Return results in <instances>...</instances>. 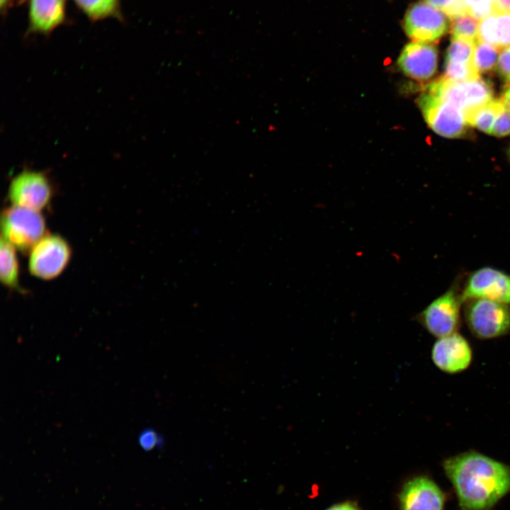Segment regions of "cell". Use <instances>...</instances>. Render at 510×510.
Listing matches in <instances>:
<instances>
[{
	"label": "cell",
	"instance_id": "cell-12",
	"mask_svg": "<svg viewBox=\"0 0 510 510\" xmlns=\"http://www.w3.org/2000/svg\"><path fill=\"white\" fill-rule=\"evenodd\" d=\"M438 50L429 42H410L402 50L397 63L408 77L426 81L431 78L437 69Z\"/></svg>",
	"mask_w": 510,
	"mask_h": 510
},
{
	"label": "cell",
	"instance_id": "cell-26",
	"mask_svg": "<svg viewBox=\"0 0 510 510\" xmlns=\"http://www.w3.org/2000/svg\"><path fill=\"white\" fill-rule=\"evenodd\" d=\"M138 442L143 450L149 451L159 446L162 441L154 429H146L140 432Z\"/></svg>",
	"mask_w": 510,
	"mask_h": 510
},
{
	"label": "cell",
	"instance_id": "cell-14",
	"mask_svg": "<svg viewBox=\"0 0 510 510\" xmlns=\"http://www.w3.org/2000/svg\"><path fill=\"white\" fill-rule=\"evenodd\" d=\"M28 31L48 34L66 18L64 0H28Z\"/></svg>",
	"mask_w": 510,
	"mask_h": 510
},
{
	"label": "cell",
	"instance_id": "cell-25",
	"mask_svg": "<svg viewBox=\"0 0 510 510\" xmlns=\"http://www.w3.org/2000/svg\"><path fill=\"white\" fill-rule=\"evenodd\" d=\"M489 134L496 137L510 135V111L506 108L498 115Z\"/></svg>",
	"mask_w": 510,
	"mask_h": 510
},
{
	"label": "cell",
	"instance_id": "cell-6",
	"mask_svg": "<svg viewBox=\"0 0 510 510\" xmlns=\"http://www.w3.org/2000/svg\"><path fill=\"white\" fill-rule=\"evenodd\" d=\"M71 256L72 249L65 239L46 234L29 251V272L35 278L52 280L64 271Z\"/></svg>",
	"mask_w": 510,
	"mask_h": 510
},
{
	"label": "cell",
	"instance_id": "cell-30",
	"mask_svg": "<svg viewBox=\"0 0 510 510\" xmlns=\"http://www.w3.org/2000/svg\"><path fill=\"white\" fill-rule=\"evenodd\" d=\"M501 101L505 108L510 111V86L504 91Z\"/></svg>",
	"mask_w": 510,
	"mask_h": 510
},
{
	"label": "cell",
	"instance_id": "cell-27",
	"mask_svg": "<svg viewBox=\"0 0 510 510\" xmlns=\"http://www.w3.org/2000/svg\"><path fill=\"white\" fill-rule=\"evenodd\" d=\"M496 67L499 75L508 81L510 78V47L502 50Z\"/></svg>",
	"mask_w": 510,
	"mask_h": 510
},
{
	"label": "cell",
	"instance_id": "cell-31",
	"mask_svg": "<svg viewBox=\"0 0 510 510\" xmlns=\"http://www.w3.org/2000/svg\"><path fill=\"white\" fill-rule=\"evenodd\" d=\"M13 0H0V9L2 13H6L11 6Z\"/></svg>",
	"mask_w": 510,
	"mask_h": 510
},
{
	"label": "cell",
	"instance_id": "cell-5",
	"mask_svg": "<svg viewBox=\"0 0 510 510\" xmlns=\"http://www.w3.org/2000/svg\"><path fill=\"white\" fill-rule=\"evenodd\" d=\"M425 91L456 106L465 113V117L492 101L493 96L491 84L480 77L457 82L442 76L430 83Z\"/></svg>",
	"mask_w": 510,
	"mask_h": 510
},
{
	"label": "cell",
	"instance_id": "cell-1",
	"mask_svg": "<svg viewBox=\"0 0 510 510\" xmlns=\"http://www.w3.org/2000/svg\"><path fill=\"white\" fill-rule=\"evenodd\" d=\"M443 467L463 510H489L510 491V468L480 453L448 458Z\"/></svg>",
	"mask_w": 510,
	"mask_h": 510
},
{
	"label": "cell",
	"instance_id": "cell-3",
	"mask_svg": "<svg viewBox=\"0 0 510 510\" xmlns=\"http://www.w3.org/2000/svg\"><path fill=\"white\" fill-rule=\"evenodd\" d=\"M1 237L16 249L29 252L46 234L45 218L40 211L12 205L1 217Z\"/></svg>",
	"mask_w": 510,
	"mask_h": 510
},
{
	"label": "cell",
	"instance_id": "cell-4",
	"mask_svg": "<svg viewBox=\"0 0 510 510\" xmlns=\"http://www.w3.org/2000/svg\"><path fill=\"white\" fill-rule=\"evenodd\" d=\"M458 283H454L416 316L418 322L433 336L441 338L458 332L463 304Z\"/></svg>",
	"mask_w": 510,
	"mask_h": 510
},
{
	"label": "cell",
	"instance_id": "cell-17",
	"mask_svg": "<svg viewBox=\"0 0 510 510\" xmlns=\"http://www.w3.org/2000/svg\"><path fill=\"white\" fill-rule=\"evenodd\" d=\"M74 2L92 21L107 18L122 19L119 0H74Z\"/></svg>",
	"mask_w": 510,
	"mask_h": 510
},
{
	"label": "cell",
	"instance_id": "cell-23",
	"mask_svg": "<svg viewBox=\"0 0 510 510\" xmlns=\"http://www.w3.org/2000/svg\"><path fill=\"white\" fill-rule=\"evenodd\" d=\"M426 4L444 13L452 19L468 13L463 0H424Z\"/></svg>",
	"mask_w": 510,
	"mask_h": 510
},
{
	"label": "cell",
	"instance_id": "cell-7",
	"mask_svg": "<svg viewBox=\"0 0 510 510\" xmlns=\"http://www.w3.org/2000/svg\"><path fill=\"white\" fill-rule=\"evenodd\" d=\"M417 103L426 123L438 135L459 138L467 132L465 114L456 106L426 91L419 95Z\"/></svg>",
	"mask_w": 510,
	"mask_h": 510
},
{
	"label": "cell",
	"instance_id": "cell-18",
	"mask_svg": "<svg viewBox=\"0 0 510 510\" xmlns=\"http://www.w3.org/2000/svg\"><path fill=\"white\" fill-rule=\"evenodd\" d=\"M505 108L501 100H492L466 115L469 125L489 134L500 113Z\"/></svg>",
	"mask_w": 510,
	"mask_h": 510
},
{
	"label": "cell",
	"instance_id": "cell-33",
	"mask_svg": "<svg viewBox=\"0 0 510 510\" xmlns=\"http://www.w3.org/2000/svg\"><path fill=\"white\" fill-rule=\"evenodd\" d=\"M509 157H510V149H509Z\"/></svg>",
	"mask_w": 510,
	"mask_h": 510
},
{
	"label": "cell",
	"instance_id": "cell-32",
	"mask_svg": "<svg viewBox=\"0 0 510 510\" xmlns=\"http://www.w3.org/2000/svg\"><path fill=\"white\" fill-rule=\"evenodd\" d=\"M507 81H508L509 83H510V78L509 79V80H508Z\"/></svg>",
	"mask_w": 510,
	"mask_h": 510
},
{
	"label": "cell",
	"instance_id": "cell-20",
	"mask_svg": "<svg viewBox=\"0 0 510 510\" xmlns=\"http://www.w3.org/2000/svg\"><path fill=\"white\" fill-rule=\"evenodd\" d=\"M479 22L468 13L452 18L450 25L452 39L476 41Z\"/></svg>",
	"mask_w": 510,
	"mask_h": 510
},
{
	"label": "cell",
	"instance_id": "cell-21",
	"mask_svg": "<svg viewBox=\"0 0 510 510\" xmlns=\"http://www.w3.org/2000/svg\"><path fill=\"white\" fill-rule=\"evenodd\" d=\"M475 42L465 39H452L448 48L446 62L461 64L472 63Z\"/></svg>",
	"mask_w": 510,
	"mask_h": 510
},
{
	"label": "cell",
	"instance_id": "cell-13",
	"mask_svg": "<svg viewBox=\"0 0 510 510\" xmlns=\"http://www.w3.org/2000/svg\"><path fill=\"white\" fill-rule=\"evenodd\" d=\"M399 502L400 510H443L445 497L434 480L417 476L404 484Z\"/></svg>",
	"mask_w": 510,
	"mask_h": 510
},
{
	"label": "cell",
	"instance_id": "cell-22",
	"mask_svg": "<svg viewBox=\"0 0 510 510\" xmlns=\"http://www.w3.org/2000/svg\"><path fill=\"white\" fill-rule=\"evenodd\" d=\"M443 76L457 82L468 81L480 77L472 63L461 64L450 62H446Z\"/></svg>",
	"mask_w": 510,
	"mask_h": 510
},
{
	"label": "cell",
	"instance_id": "cell-28",
	"mask_svg": "<svg viewBox=\"0 0 510 510\" xmlns=\"http://www.w3.org/2000/svg\"><path fill=\"white\" fill-rule=\"evenodd\" d=\"M494 13H504L510 14V0H496Z\"/></svg>",
	"mask_w": 510,
	"mask_h": 510
},
{
	"label": "cell",
	"instance_id": "cell-19",
	"mask_svg": "<svg viewBox=\"0 0 510 510\" xmlns=\"http://www.w3.org/2000/svg\"><path fill=\"white\" fill-rule=\"evenodd\" d=\"M501 50L488 43L476 40L472 56V64L480 73L490 72L497 67Z\"/></svg>",
	"mask_w": 510,
	"mask_h": 510
},
{
	"label": "cell",
	"instance_id": "cell-11",
	"mask_svg": "<svg viewBox=\"0 0 510 510\" xmlns=\"http://www.w3.org/2000/svg\"><path fill=\"white\" fill-rule=\"evenodd\" d=\"M431 358L441 370L458 373L470 365L472 351L466 339L456 332L438 338L431 350Z\"/></svg>",
	"mask_w": 510,
	"mask_h": 510
},
{
	"label": "cell",
	"instance_id": "cell-10",
	"mask_svg": "<svg viewBox=\"0 0 510 510\" xmlns=\"http://www.w3.org/2000/svg\"><path fill=\"white\" fill-rule=\"evenodd\" d=\"M448 16L426 3H417L409 8L404 21L407 35L414 42L438 40L449 26Z\"/></svg>",
	"mask_w": 510,
	"mask_h": 510
},
{
	"label": "cell",
	"instance_id": "cell-29",
	"mask_svg": "<svg viewBox=\"0 0 510 510\" xmlns=\"http://www.w3.org/2000/svg\"><path fill=\"white\" fill-rule=\"evenodd\" d=\"M326 510H361L356 504L351 502H341L331 506Z\"/></svg>",
	"mask_w": 510,
	"mask_h": 510
},
{
	"label": "cell",
	"instance_id": "cell-16",
	"mask_svg": "<svg viewBox=\"0 0 510 510\" xmlns=\"http://www.w3.org/2000/svg\"><path fill=\"white\" fill-rule=\"evenodd\" d=\"M16 249L1 237L0 243V279L8 288H16L19 284V264Z\"/></svg>",
	"mask_w": 510,
	"mask_h": 510
},
{
	"label": "cell",
	"instance_id": "cell-15",
	"mask_svg": "<svg viewBox=\"0 0 510 510\" xmlns=\"http://www.w3.org/2000/svg\"><path fill=\"white\" fill-rule=\"evenodd\" d=\"M477 40L501 50L510 47V14L494 13L480 21Z\"/></svg>",
	"mask_w": 510,
	"mask_h": 510
},
{
	"label": "cell",
	"instance_id": "cell-8",
	"mask_svg": "<svg viewBox=\"0 0 510 510\" xmlns=\"http://www.w3.org/2000/svg\"><path fill=\"white\" fill-rule=\"evenodd\" d=\"M464 303L472 298H484L510 305V275L485 266L469 274L461 290Z\"/></svg>",
	"mask_w": 510,
	"mask_h": 510
},
{
	"label": "cell",
	"instance_id": "cell-2",
	"mask_svg": "<svg viewBox=\"0 0 510 510\" xmlns=\"http://www.w3.org/2000/svg\"><path fill=\"white\" fill-rule=\"evenodd\" d=\"M463 305L465 322L475 337L493 339L510 331V305L484 298L469 299Z\"/></svg>",
	"mask_w": 510,
	"mask_h": 510
},
{
	"label": "cell",
	"instance_id": "cell-24",
	"mask_svg": "<svg viewBox=\"0 0 510 510\" xmlns=\"http://www.w3.org/2000/svg\"><path fill=\"white\" fill-rule=\"evenodd\" d=\"M468 14L478 21L494 13L496 0H463Z\"/></svg>",
	"mask_w": 510,
	"mask_h": 510
},
{
	"label": "cell",
	"instance_id": "cell-9",
	"mask_svg": "<svg viewBox=\"0 0 510 510\" xmlns=\"http://www.w3.org/2000/svg\"><path fill=\"white\" fill-rule=\"evenodd\" d=\"M8 196L12 205L40 212L50 203L52 189L49 179L42 172L24 171L11 180Z\"/></svg>",
	"mask_w": 510,
	"mask_h": 510
}]
</instances>
